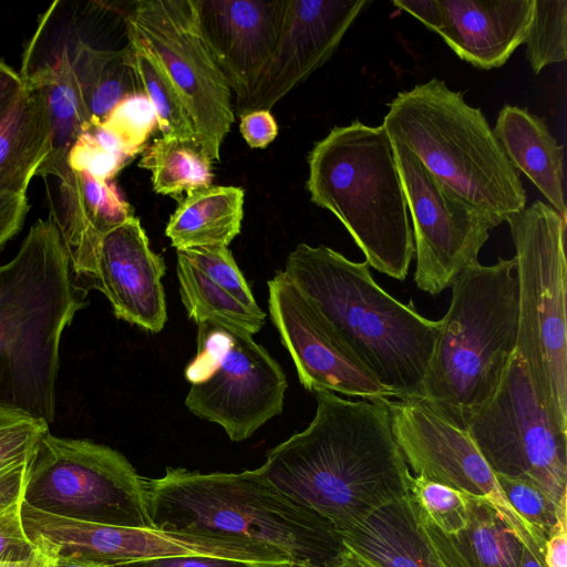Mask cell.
Returning <instances> with one entry per match:
<instances>
[{"label":"cell","mask_w":567,"mask_h":567,"mask_svg":"<svg viewBox=\"0 0 567 567\" xmlns=\"http://www.w3.org/2000/svg\"><path fill=\"white\" fill-rule=\"evenodd\" d=\"M315 398L308 427L269 450L260 468L279 491L339 533L409 496L412 475L383 402L349 401L328 390Z\"/></svg>","instance_id":"obj_1"},{"label":"cell","mask_w":567,"mask_h":567,"mask_svg":"<svg viewBox=\"0 0 567 567\" xmlns=\"http://www.w3.org/2000/svg\"><path fill=\"white\" fill-rule=\"evenodd\" d=\"M54 221L38 219L0 266V404L49 425L62 334L87 305Z\"/></svg>","instance_id":"obj_2"},{"label":"cell","mask_w":567,"mask_h":567,"mask_svg":"<svg viewBox=\"0 0 567 567\" xmlns=\"http://www.w3.org/2000/svg\"><path fill=\"white\" fill-rule=\"evenodd\" d=\"M154 528L241 538L270 546L296 567H331L347 554L338 530L296 503L260 467L240 473H200L167 467L147 478Z\"/></svg>","instance_id":"obj_3"},{"label":"cell","mask_w":567,"mask_h":567,"mask_svg":"<svg viewBox=\"0 0 567 567\" xmlns=\"http://www.w3.org/2000/svg\"><path fill=\"white\" fill-rule=\"evenodd\" d=\"M284 272L334 333L395 399L422 398L441 323L385 292L369 265L301 243Z\"/></svg>","instance_id":"obj_4"},{"label":"cell","mask_w":567,"mask_h":567,"mask_svg":"<svg viewBox=\"0 0 567 567\" xmlns=\"http://www.w3.org/2000/svg\"><path fill=\"white\" fill-rule=\"evenodd\" d=\"M516 260L466 266L452 282V299L422 384V399L462 429L488 403L517 348Z\"/></svg>","instance_id":"obj_5"},{"label":"cell","mask_w":567,"mask_h":567,"mask_svg":"<svg viewBox=\"0 0 567 567\" xmlns=\"http://www.w3.org/2000/svg\"><path fill=\"white\" fill-rule=\"evenodd\" d=\"M311 202L330 210L379 272L404 280L413 230L394 150L385 127L336 126L308 156Z\"/></svg>","instance_id":"obj_6"},{"label":"cell","mask_w":567,"mask_h":567,"mask_svg":"<svg viewBox=\"0 0 567 567\" xmlns=\"http://www.w3.org/2000/svg\"><path fill=\"white\" fill-rule=\"evenodd\" d=\"M449 189L505 221L526 208L519 172L511 164L481 109L436 78L399 92L382 124Z\"/></svg>","instance_id":"obj_7"},{"label":"cell","mask_w":567,"mask_h":567,"mask_svg":"<svg viewBox=\"0 0 567 567\" xmlns=\"http://www.w3.org/2000/svg\"><path fill=\"white\" fill-rule=\"evenodd\" d=\"M505 221L516 249V350L551 421L567 433V220L536 200Z\"/></svg>","instance_id":"obj_8"},{"label":"cell","mask_w":567,"mask_h":567,"mask_svg":"<svg viewBox=\"0 0 567 567\" xmlns=\"http://www.w3.org/2000/svg\"><path fill=\"white\" fill-rule=\"evenodd\" d=\"M22 501L53 515L134 528H154L147 478L118 451L48 432L29 462Z\"/></svg>","instance_id":"obj_9"},{"label":"cell","mask_w":567,"mask_h":567,"mask_svg":"<svg viewBox=\"0 0 567 567\" xmlns=\"http://www.w3.org/2000/svg\"><path fill=\"white\" fill-rule=\"evenodd\" d=\"M185 377L187 409L219 424L233 442L280 414L288 386L281 367L250 333L214 320L198 323L197 353Z\"/></svg>","instance_id":"obj_10"},{"label":"cell","mask_w":567,"mask_h":567,"mask_svg":"<svg viewBox=\"0 0 567 567\" xmlns=\"http://www.w3.org/2000/svg\"><path fill=\"white\" fill-rule=\"evenodd\" d=\"M465 430L494 474L530 482L556 503L567 496V433L551 421L517 350Z\"/></svg>","instance_id":"obj_11"},{"label":"cell","mask_w":567,"mask_h":567,"mask_svg":"<svg viewBox=\"0 0 567 567\" xmlns=\"http://www.w3.org/2000/svg\"><path fill=\"white\" fill-rule=\"evenodd\" d=\"M126 28L147 45L178 92L213 162L235 121L231 91L198 27L194 0L137 1Z\"/></svg>","instance_id":"obj_12"},{"label":"cell","mask_w":567,"mask_h":567,"mask_svg":"<svg viewBox=\"0 0 567 567\" xmlns=\"http://www.w3.org/2000/svg\"><path fill=\"white\" fill-rule=\"evenodd\" d=\"M382 402L394 440L416 476L487 501L525 548L544 563L545 545L509 505L465 429L422 398Z\"/></svg>","instance_id":"obj_13"},{"label":"cell","mask_w":567,"mask_h":567,"mask_svg":"<svg viewBox=\"0 0 567 567\" xmlns=\"http://www.w3.org/2000/svg\"><path fill=\"white\" fill-rule=\"evenodd\" d=\"M392 145L413 221L414 281L422 291L439 295L477 261L489 231L502 221L460 198L406 146Z\"/></svg>","instance_id":"obj_14"},{"label":"cell","mask_w":567,"mask_h":567,"mask_svg":"<svg viewBox=\"0 0 567 567\" xmlns=\"http://www.w3.org/2000/svg\"><path fill=\"white\" fill-rule=\"evenodd\" d=\"M267 284L270 318L305 389L328 390L372 402L395 399L284 271H278Z\"/></svg>","instance_id":"obj_15"},{"label":"cell","mask_w":567,"mask_h":567,"mask_svg":"<svg viewBox=\"0 0 567 567\" xmlns=\"http://www.w3.org/2000/svg\"><path fill=\"white\" fill-rule=\"evenodd\" d=\"M367 0H286L277 44L251 95L235 113L269 110L321 68L338 49Z\"/></svg>","instance_id":"obj_16"},{"label":"cell","mask_w":567,"mask_h":567,"mask_svg":"<svg viewBox=\"0 0 567 567\" xmlns=\"http://www.w3.org/2000/svg\"><path fill=\"white\" fill-rule=\"evenodd\" d=\"M202 35L230 91L235 113L251 95L277 44L286 0H194Z\"/></svg>","instance_id":"obj_17"},{"label":"cell","mask_w":567,"mask_h":567,"mask_svg":"<svg viewBox=\"0 0 567 567\" xmlns=\"http://www.w3.org/2000/svg\"><path fill=\"white\" fill-rule=\"evenodd\" d=\"M163 258L133 216L106 233L97 248L93 281L116 318L157 333L167 320Z\"/></svg>","instance_id":"obj_18"},{"label":"cell","mask_w":567,"mask_h":567,"mask_svg":"<svg viewBox=\"0 0 567 567\" xmlns=\"http://www.w3.org/2000/svg\"><path fill=\"white\" fill-rule=\"evenodd\" d=\"M176 272L182 302L197 324L219 321L251 336L264 327L266 312L228 247L177 250Z\"/></svg>","instance_id":"obj_19"},{"label":"cell","mask_w":567,"mask_h":567,"mask_svg":"<svg viewBox=\"0 0 567 567\" xmlns=\"http://www.w3.org/2000/svg\"><path fill=\"white\" fill-rule=\"evenodd\" d=\"M53 179L49 217L59 229L75 277L93 280L101 239L133 217V210L111 181L69 167Z\"/></svg>","instance_id":"obj_20"},{"label":"cell","mask_w":567,"mask_h":567,"mask_svg":"<svg viewBox=\"0 0 567 567\" xmlns=\"http://www.w3.org/2000/svg\"><path fill=\"white\" fill-rule=\"evenodd\" d=\"M437 33L455 54L481 70L499 68L525 43L535 0H441Z\"/></svg>","instance_id":"obj_21"},{"label":"cell","mask_w":567,"mask_h":567,"mask_svg":"<svg viewBox=\"0 0 567 567\" xmlns=\"http://www.w3.org/2000/svg\"><path fill=\"white\" fill-rule=\"evenodd\" d=\"M339 534L348 551L367 567H443L411 495L383 505Z\"/></svg>","instance_id":"obj_22"},{"label":"cell","mask_w":567,"mask_h":567,"mask_svg":"<svg viewBox=\"0 0 567 567\" xmlns=\"http://www.w3.org/2000/svg\"><path fill=\"white\" fill-rule=\"evenodd\" d=\"M466 495L468 523L444 534L416 506L422 529L443 567H520L524 545L484 498Z\"/></svg>","instance_id":"obj_23"},{"label":"cell","mask_w":567,"mask_h":567,"mask_svg":"<svg viewBox=\"0 0 567 567\" xmlns=\"http://www.w3.org/2000/svg\"><path fill=\"white\" fill-rule=\"evenodd\" d=\"M50 153L51 123L44 94L24 83L0 117V194L27 196L31 179Z\"/></svg>","instance_id":"obj_24"},{"label":"cell","mask_w":567,"mask_h":567,"mask_svg":"<svg viewBox=\"0 0 567 567\" xmlns=\"http://www.w3.org/2000/svg\"><path fill=\"white\" fill-rule=\"evenodd\" d=\"M493 133L515 169L523 172L566 218L563 147L545 121L526 109L505 105Z\"/></svg>","instance_id":"obj_25"},{"label":"cell","mask_w":567,"mask_h":567,"mask_svg":"<svg viewBox=\"0 0 567 567\" xmlns=\"http://www.w3.org/2000/svg\"><path fill=\"white\" fill-rule=\"evenodd\" d=\"M20 74L24 83L43 92L50 116L51 153L38 176H56L68 168V152L91 122L72 69L70 49L63 47L51 62L24 69Z\"/></svg>","instance_id":"obj_26"},{"label":"cell","mask_w":567,"mask_h":567,"mask_svg":"<svg viewBox=\"0 0 567 567\" xmlns=\"http://www.w3.org/2000/svg\"><path fill=\"white\" fill-rule=\"evenodd\" d=\"M245 192L209 186L186 194L167 223L165 235L176 250L228 247L240 233Z\"/></svg>","instance_id":"obj_27"},{"label":"cell","mask_w":567,"mask_h":567,"mask_svg":"<svg viewBox=\"0 0 567 567\" xmlns=\"http://www.w3.org/2000/svg\"><path fill=\"white\" fill-rule=\"evenodd\" d=\"M70 56L91 122H103L123 100L141 92L128 44L101 50L79 40Z\"/></svg>","instance_id":"obj_28"},{"label":"cell","mask_w":567,"mask_h":567,"mask_svg":"<svg viewBox=\"0 0 567 567\" xmlns=\"http://www.w3.org/2000/svg\"><path fill=\"white\" fill-rule=\"evenodd\" d=\"M213 163L197 141L161 136L144 148L138 167L151 172L155 193L177 197L212 186Z\"/></svg>","instance_id":"obj_29"},{"label":"cell","mask_w":567,"mask_h":567,"mask_svg":"<svg viewBox=\"0 0 567 567\" xmlns=\"http://www.w3.org/2000/svg\"><path fill=\"white\" fill-rule=\"evenodd\" d=\"M126 33L141 91L155 112L162 136L197 141L194 123L162 65L142 39L127 28Z\"/></svg>","instance_id":"obj_30"},{"label":"cell","mask_w":567,"mask_h":567,"mask_svg":"<svg viewBox=\"0 0 567 567\" xmlns=\"http://www.w3.org/2000/svg\"><path fill=\"white\" fill-rule=\"evenodd\" d=\"M132 157L116 134L102 123L90 122L69 150L66 166L100 181H112Z\"/></svg>","instance_id":"obj_31"},{"label":"cell","mask_w":567,"mask_h":567,"mask_svg":"<svg viewBox=\"0 0 567 567\" xmlns=\"http://www.w3.org/2000/svg\"><path fill=\"white\" fill-rule=\"evenodd\" d=\"M535 74L567 59V0H535L534 17L525 41Z\"/></svg>","instance_id":"obj_32"},{"label":"cell","mask_w":567,"mask_h":567,"mask_svg":"<svg viewBox=\"0 0 567 567\" xmlns=\"http://www.w3.org/2000/svg\"><path fill=\"white\" fill-rule=\"evenodd\" d=\"M495 478L509 505L546 545L561 511L567 507V496L556 503L530 482L501 474H495Z\"/></svg>","instance_id":"obj_33"},{"label":"cell","mask_w":567,"mask_h":567,"mask_svg":"<svg viewBox=\"0 0 567 567\" xmlns=\"http://www.w3.org/2000/svg\"><path fill=\"white\" fill-rule=\"evenodd\" d=\"M410 495L444 534H455L466 527L468 511L465 493L421 476H412Z\"/></svg>","instance_id":"obj_34"},{"label":"cell","mask_w":567,"mask_h":567,"mask_svg":"<svg viewBox=\"0 0 567 567\" xmlns=\"http://www.w3.org/2000/svg\"><path fill=\"white\" fill-rule=\"evenodd\" d=\"M48 432L44 420L0 404V473L30 461Z\"/></svg>","instance_id":"obj_35"},{"label":"cell","mask_w":567,"mask_h":567,"mask_svg":"<svg viewBox=\"0 0 567 567\" xmlns=\"http://www.w3.org/2000/svg\"><path fill=\"white\" fill-rule=\"evenodd\" d=\"M101 123L116 134L134 156L144 151L145 142L157 126L155 112L142 91L123 100Z\"/></svg>","instance_id":"obj_36"},{"label":"cell","mask_w":567,"mask_h":567,"mask_svg":"<svg viewBox=\"0 0 567 567\" xmlns=\"http://www.w3.org/2000/svg\"><path fill=\"white\" fill-rule=\"evenodd\" d=\"M21 501L0 515V561L24 560L35 551L23 527Z\"/></svg>","instance_id":"obj_37"},{"label":"cell","mask_w":567,"mask_h":567,"mask_svg":"<svg viewBox=\"0 0 567 567\" xmlns=\"http://www.w3.org/2000/svg\"><path fill=\"white\" fill-rule=\"evenodd\" d=\"M239 130L243 138L252 148H265L278 135V125L269 110L243 114Z\"/></svg>","instance_id":"obj_38"},{"label":"cell","mask_w":567,"mask_h":567,"mask_svg":"<svg viewBox=\"0 0 567 567\" xmlns=\"http://www.w3.org/2000/svg\"><path fill=\"white\" fill-rule=\"evenodd\" d=\"M117 567H257L250 563L214 556L185 555L142 559Z\"/></svg>","instance_id":"obj_39"},{"label":"cell","mask_w":567,"mask_h":567,"mask_svg":"<svg viewBox=\"0 0 567 567\" xmlns=\"http://www.w3.org/2000/svg\"><path fill=\"white\" fill-rule=\"evenodd\" d=\"M28 210L25 195L0 194V250L19 233Z\"/></svg>","instance_id":"obj_40"},{"label":"cell","mask_w":567,"mask_h":567,"mask_svg":"<svg viewBox=\"0 0 567 567\" xmlns=\"http://www.w3.org/2000/svg\"><path fill=\"white\" fill-rule=\"evenodd\" d=\"M29 462L0 473V515L23 497Z\"/></svg>","instance_id":"obj_41"},{"label":"cell","mask_w":567,"mask_h":567,"mask_svg":"<svg viewBox=\"0 0 567 567\" xmlns=\"http://www.w3.org/2000/svg\"><path fill=\"white\" fill-rule=\"evenodd\" d=\"M392 3L415 17L427 29L440 32L443 22L441 0H393Z\"/></svg>","instance_id":"obj_42"},{"label":"cell","mask_w":567,"mask_h":567,"mask_svg":"<svg viewBox=\"0 0 567 567\" xmlns=\"http://www.w3.org/2000/svg\"><path fill=\"white\" fill-rule=\"evenodd\" d=\"M567 511L564 508L557 525L546 540L545 567H567Z\"/></svg>","instance_id":"obj_43"},{"label":"cell","mask_w":567,"mask_h":567,"mask_svg":"<svg viewBox=\"0 0 567 567\" xmlns=\"http://www.w3.org/2000/svg\"><path fill=\"white\" fill-rule=\"evenodd\" d=\"M24 86L19 72L0 60V117Z\"/></svg>","instance_id":"obj_44"},{"label":"cell","mask_w":567,"mask_h":567,"mask_svg":"<svg viewBox=\"0 0 567 567\" xmlns=\"http://www.w3.org/2000/svg\"><path fill=\"white\" fill-rule=\"evenodd\" d=\"M45 556L48 557V567H113L104 564L71 557L49 555Z\"/></svg>","instance_id":"obj_45"},{"label":"cell","mask_w":567,"mask_h":567,"mask_svg":"<svg viewBox=\"0 0 567 567\" xmlns=\"http://www.w3.org/2000/svg\"><path fill=\"white\" fill-rule=\"evenodd\" d=\"M0 567H48V557L35 549L34 554L24 560L0 561Z\"/></svg>","instance_id":"obj_46"},{"label":"cell","mask_w":567,"mask_h":567,"mask_svg":"<svg viewBox=\"0 0 567 567\" xmlns=\"http://www.w3.org/2000/svg\"><path fill=\"white\" fill-rule=\"evenodd\" d=\"M520 567H545V565L538 560L532 551L524 547L520 559Z\"/></svg>","instance_id":"obj_47"},{"label":"cell","mask_w":567,"mask_h":567,"mask_svg":"<svg viewBox=\"0 0 567 567\" xmlns=\"http://www.w3.org/2000/svg\"><path fill=\"white\" fill-rule=\"evenodd\" d=\"M348 550V549H347ZM331 567H367L359 560H357L349 551L343 556V558L336 565Z\"/></svg>","instance_id":"obj_48"},{"label":"cell","mask_w":567,"mask_h":567,"mask_svg":"<svg viewBox=\"0 0 567 567\" xmlns=\"http://www.w3.org/2000/svg\"><path fill=\"white\" fill-rule=\"evenodd\" d=\"M292 567H296V566H292Z\"/></svg>","instance_id":"obj_49"}]
</instances>
